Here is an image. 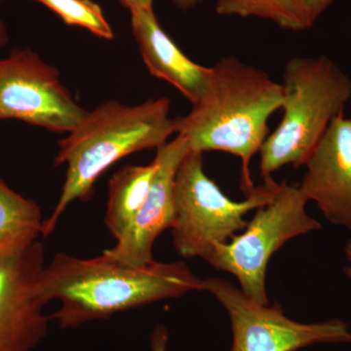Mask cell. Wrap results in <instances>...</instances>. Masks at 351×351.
Returning <instances> with one entry per match:
<instances>
[{
	"mask_svg": "<svg viewBox=\"0 0 351 351\" xmlns=\"http://www.w3.org/2000/svg\"><path fill=\"white\" fill-rule=\"evenodd\" d=\"M202 280L184 262L156 261L147 267H131L104 254L80 258L57 253L41 272L38 293L46 304L61 302L59 311L50 317L66 329L202 291Z\"/></svg>",
	"mask_w": 351,
	"mask_h": 351,
	"instance_id": "obj_1",
	"label": "cell"
},
{
	"mask_svg": "<svg viewBox=\"0 0 351 351\" xmlns=\"http://www.w3.org/2000/svg\"><path fill=\"white\" fill-rule=\"evenodd\" d=\"M282 106L281 83L235 57L211 66L209 82L186 117H177V134L191 151L223 152L241 161L245 197L257 186L251 176L253 157L269 137L270 117Z\"/></svg>",
	"mask_w": 351,
	"mask_h": 351,
	"instance_id": "obj_2",
	"label": "cell"
},
{
	"mask_svg": "<svg viewBox=\"0 0 351 351\" xmlns=\"http://www.w3.org/2000/svg\"><path fill=\"white\" fill-rule=\"evenodd\" d=\"M167 98L127 106L107 101L59 142L55 165L66 164V180L56 207L44 219L41 235L49 237L66 208L85 200L95 182L115 162L135 152L158 149L177 133V117H170Z\"/></svg>",
	"mask_w": 351,
	"mask_h": 351,
	"instance_id": "obj_3",
	"label": "cell"
},
{
	"mask_svg": "<svg viewBox=\"0 0 351 351\" xmlns=\"http://www.w3.org/2000/svg\"><path fill=\"white\" fill-rule=\"evenodd\" d=\"M283 117L261 149L263 180L306 164L332 120L351 100V78L330 58H294L284 69Z\"/></svg>",
	"mask_w": 351,
	"mask_h": 351,
	"instance_id": "obj_4",
	"label": "cell"
},
{
	"mask_svg": "<svg viewBox=\"0 0 351 351\" xmlns=\"http://www.w3.org/2000/svg\"><path fill=\"white\" fill-rule=\"evenodd\" d=\"M272 178L242 201H233L204 171L202 152L191 151L175 179L176 216L172 226L176 251L186 258L209 260L217 246L246 228L245 216L267 204L278 189Z\"/></svg>",
	"mask_w": 351,
	"mask_h": 351,
	"instance_id": "obj_5",
	"label": "cell"
},
{
	"mask_svg": "<svg viewBox=\"0 0 351 351\" xmlns=\"http://www.w3.org/2000/svg\"><path fill=\"white\" fill-rule=\"evenodd\" d=\"M307 202L299 184H279L271 200L256 210L241 233L217 246L207 263L237 277L245 295L269 304L265 280L270 258L289 240L321 228L307 213Z\"/></svg>",
	"mask_w": 351,
	"mask_h": 351,
	"instance_id": "obj_6",
	"label": "cell"
},
{
	"mask_svg": "<svg viewBox=\"0 0 351 351\" xmlns=\"http://www.w3.org/2000/svg\"><path fill=\"white\" fill-rule=\"evenodd\" d=\"M202 291L213 295L230 316V351H298L321 343L351 345L350 325L346 321L291 319L280 304H261L219 277L203 279Z\"/></svg>",
	"mask_w": 351,
	"mask_h": 351,
	"instance_id": "obj_7",
	"label": "cell"
},
{
	"mask_svg": "<svg viewBox=\"0 0 351 351\" xmlns=\"http://www.w3.org/2000/svg\"><path fill=\"white\" fill-rule=\"evenodd\" d=\"M57 68L29 48L0 58V120L16 119L52 133H69L87 114Z\"/></svg>",
	"mask_w": 351,
	"mask_h": 351,
	"instance_id": "obj_8",
	"label": "cell"
},
{
	"mask_svg": "<svg viewBox=\"0 0 351 351\" xmlns=\"http://www.w3.org/2000/svg\"><path fill=\"white\" fill-rule=\"evenodd\" d=\"M43 269L38 240L0 254V351H34L47 335L51 317L38 293Z\"/></svg>",
	"mask_w": 351,
	"mask_h": 351,
	"instance_id": "obj_9",
	"label": "cell"
},
{
	"mask_svg": "<svg viewBox=\"0 0 351 351\" xmlns=\"http://www.w3.org/2000/svg\"><path fill=\"white\" fill-rule=\"evenodd\" d=\"M189 152L188 141L179 135L156 149L157 169L147 199L117 245L104 255L131 267H145L156 262L152 255L154 242L174 223L176 175Z\"/></svg>",
	"mask_w": 351,
	"mask_h": 351,
	"instance_id": "obj_10",
	"label": "cell"
},
{
	"mask_svg": "<svg viewBox=\"0 0 351 351\" xmlns=\"http://www.w3.org/2000/svg\"><path fill=\"white\" fill-rule=\"evenodd\" d=\"M304 165L302 195L329 223L351 232V119L345 112L332 120Z\"/></svg>",
	"mask_w": 351,
	"mask_h": 351,
	"instance_id": "obj_11",
	"label": "cell"
},
{
	"mask_svg": "<svg viewBox=\"0 0 351 351\" xmlns=\"http://www.w3.org/2000/svg\"><path fill=\"white\" fill-rule=\"evenodd\" d=\"M130 13L132 32L151 75L170 83L191 105L199 100L209 82L211 68L196 64L180 49L161 27L154 9Z\"/></svg>",
	"mask_w": 351,
	"mask_h": 351,
	"instance_id": "obj_12",
	"label": "cell"
},
{
	"mask_svg": "<svg viewBox=\"0 0 351 351\" xmlns=\"http://www.w3.org/2000/svg\"><path fill=\"white\" fill-rule=\"evenodd\" d=\"M157 165H128L113 174L108 182V199L105 223L119 240L130 226L151 189Z\"/></svg>",
	"mask_w": 351,
	"mask_h": 351,
	"instance_id": "obj_13",
	"label": "cell"
},
{
	"mask_svg": "<svg viewBox=\"0 0 351 351\" xmlns=\"http://www.w3.org/2000/svg\"><path fill=\"white\" fill-rule=\"evenodd\" d=\"M43 221L38 203L16 193L0 178V254L36 242Z\"/></svg>",
	"mask_w": 351,
	"mask_h": 351,
	"instance_id": "obj_14",
	"label": "cell"
},
{
	"mask_svg": "<svg viewBox=\"0 0 351 351\" xmlns=\"http://www.w3.org/2000/svg\"><path fill=\"white\" fill-rule=\"evenodd\" d=\"M216 11L219 15L269 20L289 31L307 29L299 0H218Z\"/></svg>",
	"mask_w": 351,
	"mask_h": 351,
	"instance_id": "obj_15",
	"label": "cell"
},
{
	"mask_svg": "<svg viewBox=\"0 0 351 351\" xmlns=\"http://www.w3.org/2000/svg\"><path fill=\"white\" fill-rule=\"evenodd\" d=\"M47 7L61 18L64 24L87 29L97 38L112 40V27L103 9L92 0H34Z\"/></svg>",
	"mask_w": 351,
	"mask_h": 351,
	"instance_id": "obj_16",
	"label": "cell"
},
{
	"mask_svg": "<svg viewBox=\"0 0 351 351\" xmlns=\"http://www.w3.org/2000/svg\"><path fill=\"white\" fill-rule=\"evenodd\" d=\"M335 0H299L306 27H311Z\"/></svg>",
	"mask_w": 351,
	"mask_h": 351,
	"instance_id": "obj_17",
	"label": "cell"
},
{
	"mask_svg": "<svg viewBox=\"0 0 351 351\" xmlns=\"http://www.w3.org/2000/svg\"><path fill=\"white\" fill-rule=\"evenodd\" d=\"M169 332L163 325H157L151 337L152 351L167 350Z\"/></svg>",
	"mask_w": 351,
	"mask_h": 351,
	"instance_id": "obj_18",
	"label": "cell"
},
{
	"mask_svg": "<svg viewBox=\"0 0 351 351\" xmlns=\"http://www.w3.org/2000/svg\"><path fill=\"white\" fill-rule=\"evenodd\" d=\"M122 6L129 11L145 10V9H154V0H119Z\"/></svg>",
	"mask_w": 351,
	"mask_h": 351,
	"instance_id": "obj_19",
	"label": "cell"
},
{
	"mask_svg": "<svg viewBox=\"0 0 351 351\" xmlns=\"http://www.w3.org/2000/svg\"><path fill=\"white\" fill-rule=\"evenodd\" d=\"M172 1L178 8L186 11L197 5L201 0H172Z\"/></svg>",
	"mask_w": 351,
	"mask_h": 351,
	"instance_id": "obj_20",
	"label": "cell"
},
{
	"mask_svg": "<svg viewBox=\"0 0 351 351\" xmlns=\"http://www.w3.org/2000/svg\"><path fill=\"white\" fill-rule=\"evenodd\" d=\"M345 256L346 258V267H345L346 276L351 280V239L346 242L345 247Z\"/></svg>",
	"mask_w": 351,
	"mask_h": 351,
	"instance_id": "obj_21",
	"label": "cell"
},
{
	"mask_svg": "<svg viewBox=\"0 0 351 351\" xmlns=\"http://www.w3.org/2000/svg\"><path fill=\"white\" fill-rule=\"evenodd\" d=\"M1 1V0H0ZM9 43L8 32L5 24L0 20V48H3Z\"/></svg>",
	"mask_w": 351,
	"mask_h": 351,
	"instance_id": "obj_22",
	"label": "cell"
}]
</instances>
